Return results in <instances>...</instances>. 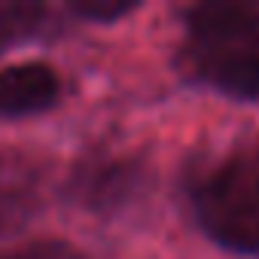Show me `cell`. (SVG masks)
<instances>
[{"mask_svg":"<svg viewBox=\"0 0 259 259\" xmlns=\"http://www.w3.org/2000/svg\"><path fill=\"white\" fill-rule=\"evenodd\" d=\"M138 7L135 4H101V0H92V4H70V13L82 22H92V25H110L116 19H125L132 16Z\"/></svg>","mask_w":259,"mask_h":259,"instance_id":"cell-8","label":"cell"},{"mask_svg":"<svg viewBox=\"0 0 259 259\" xmlns=\"http://www.w3.org/2000/svg\"><path fill=\"white\" fill-rule=\"evenodd\" d=\"M147 189V168L138 156L95 150L82 156L64 177V198L92 217H116L132 207Z\"/></svg>","mask_w":259,"mask_h":259,"instance_id":"cell-3","label":"cell"},{"mask_svg":"<svg viewBox=\"0 0 259 259\" xmlns=\"http://www.w3.org/2000/svg\"><path fill=\"white\" fill-rule=\"evenodd\" d=\"M183 198L210 244L259 259V141L235 144L223 156L195 162L186 171Z\"/></svg>","mask_w":259,"mask_h":259,"instance_id":"cell-2","label":"cell"},{"mask_svg":"<svg viewBox=\"0 0 259 259\" xmlns=\"http://www.w3.org/2000/svg\"><path fill=\"white\" fill-rule=\"evenodd\" d=\"M61 31H64V19L46 4H28V0L0 4V55L25 43L52 40Z\"/></svg>","mask_w":259,"mask_h":259,"instance_id":"cell-6","label":"cell"},{"mask_svg":"<svg viewBox=\"0 0 259 259\" xmlns=\"http://www.w3.org/2000/svg\"><path fill=\"white\" fill-rule=\"evenodd\" d=\"M43 210L40 168L22 153H0V238L34 223Z\"/></svg>","mask_w":259,"mask_h":259,"instance_id":"cell-5","label":"cell"},{"mask_svg":"<svg viewBox=\"0 0 259 259\" xmlns=\"http://www.w3.org/2000/svg\"><path fill=\"white\" fill-rule=\"evenodd\" d=\"M174 64L198 89L259 104V4L210 0L183 10Z\"/></svg>","mask_w":259,"mask_h":259,"instance_id":"cell-1","label":"cell"},{"mask_svg":"<svg viewBox=\"0 0 259 259\" xmlns=\"http://www.w3.org/2000/svg\"><path fill=\"white\" fill-rule=\"evenodd\" d=\"M0 259H85L73 244L67 241H31L13 250H0Z\"/></svg>","mask_w":259,"mask_h":259,"instance_id":"cell-7","label":"cell"},{"mask_svg":"<svg viewBox=\"0 0 259 259\" xmlns=\"http://www.w3.org/2000/svg\"><path fill=\"white\" fill-rule=\"evenodd\" d=\"M61 95L64 79L46 61H19L0 67V122L43 116L61 104Z\"/></svg>","mask_w":259,"mask_h":259,"instance_id":"cell-4","label":"cell"}]
</instances>
